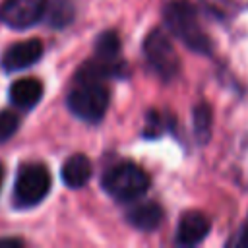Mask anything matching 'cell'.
<instances>
[{
  "instance_id": "ac0fdd59",
  "label": "cell",
  "mask_w": 248,
  "mask_h": 248,
  "mask_svg": "<svg viewBox=\"0 0 248 248\" xmlns=\"http://www.w3.org/2000/svg\"><path fill=\"white\" fill-rule=\"evenodd\" d=\"M0 246H21L19 238H0Z\"/></svg>"
},
{
  "instance_id": "5bb4252c",
  "label": "cell",
  "mask_w": 248,
  "mask_h": 248,
  "mask_svg": "<svg viewBox=\"0 0 248 248\" xmlns=\"http://www.w3.org/2000/svg\"><path fill=\"white\" fill-rule=\"evenodd\" d=\"M46 17L48 25L52 27H64L74 17V6L70 0H52L50 6L46 4Z\"/></svg>"
},
{
  "instance_id": "52a82bcc",
  "label": "cell",
  "mask_w": 248,
  "mask_h": 248,
  "mask_svg": "<svg viewBox=\"0 0 248 248\" xmlns=\"http://www.w3.org/2000/svg\"><path fill=\"white\" fill-rule=\"evenodd\" d=\"M41 56H43V43L39 39H27V41L12 45L4 52L2 66L8 72H17V70L33 66Z\"/></svg>"
},
{
  "instance_id": "2e32d148",
  "label": "cell",
  "mask_w": 248,
  "mask_h": 248,
  "mask_svg": "<svg viewBox=\"0 0 248 248\" xmlns=\"http://www.w3.org/2000/svg\"><path fill=\"white\" fill-rule=\"evenodd\" d=\"M161 124H163V116H159L157 112H149V116H147V126H145V136H149V138L159 136V134L165 130Z\"/></svg>"
},
{
  "instance_id": "5b68a950",
  "label": "cell",
  "mask_w": 248,
  "mask_h": 248,
  "mask_svg": "<svg viewBox=\"0 0 248 248\" xmlns=\"http://www.w3.org/2000/svg\"><path fill=\"white\" fill-rule=\"evenodd\" d=\"M143 52H145L149 66L153 68V72L159 78L172 79L178 74V70H180L178 54H176L170 39L167 37V33H163L161 29H155L145 37Z\"/></svg>"
},
{
  "instance_id": "6da1fadb",
  "label": "cell",
  "mask_w": 248,
  "mask_h": 248,
  "mask_svg": "<svg viewBox=\"0 0 248 248\" xmlns=\"http://www.w3.org/2000/svg\"><path fill=\"white\" fill-rule=\"evenodd\" d=\"M163 17L169 31L176 39H180L190 50H196L202 54H207L211 50V41L203 33L200 19L196 16V10L188 2L184 0L169 2L163 10Z\"/></svg>"
},
{
  "instance_id": "ba28073f",
  "label": "cell",
  "mask_w": 248,
  "mask_h": 248,
  "mask_svg": "<svg viewBox=\"0 0 248 248\" xmlns=\"http://www.w3.org/2000/svg\"><path fill=\"white\" fill-rule=\"evenodd\" d=\"M209 227V219L202 211H188L178 223L176 242L180 246H196L207 236Z\"/></svg>"
},
{
  "instance_id": "d6986e66",
  "label": "cell",
  "mask_w": 248,
  "mask_h": 248,
  "mask_svg": "<svg viewBox=\"0 0 248 248\" xmlns=\"http://www.w3.org/2000/svg\"><path fill=\"white\" fill-rule=\"evenodd\" d=\"M2 180H4V167L0 165V188H2Z\"/></svg>"
},
{
  "instance_id": "e0dca14e",
  "label": "cell",
  "mask_w": 248,
  "mask_h": 248,
  "mask_svg": "<svg viewBox=\"0 0 248 248\" xmlns=\"http://www.w3.org/2000/svg\"><path fill=\"white\" fill-rule=\"evenodd\" d=\"M236 244H238L240 248H248V219H246V223H244L242 229H240V234H238Z\"/></svg>"
},
{
  "instance_id": "8992f818",
  "label": "cell",
  "mask_w": 248,
  "mask_h": 248,
  "mask_svg": "<svg viewBox=\"0 0 248 248\" xmlns=\"http://www.w3.org/2000/svg\"><path fill=\"white\" fill-rule=\"evenodd\" d=\"M46 14V0H4L0 21L12 29H27Z\"/></svg>"
},
{
  "instance_id": "30bf717a",
  "label": "cell",
  "mask_w": 248,
  "mask_h": 248,
  "mask_svg": "<svg viewBox=\"0 0 248 248\" xmlns=\"http://www.w3.org/2000/svg\"><path fill=\"white\" fill-rule=\"evenodd\" d=\"M43 97V83L35 78H21L12 83L10 99L17 108H33Z\"/></svg>"
},
{
  "instance_id": "3957f363",
  "label": "cell",
  "mask_w": 248,
  "mask_h": 248,
  "mask_svg": "<svg viewBox=\"0 0 248 248\" xmlns=\"http://www.w3.org/2000/svg\"><path fill=\"white\" fill-rule=\"evenodd\" d=\"M108 89L97 81H79V85L68 97V108L83 122L103 120L108 108Z\"/></svg>"
},
{
  "instance_id": "4fadbf2b",
  "label": "cell",
  "mask_w": 248,
  "mask_h": 248,
  "mask_svg": "<svg viewBox=\"0 0 248 248\" xmlns=\"http://www.w3.org/2000/svg\"><path fill=\"white\" fill-rule=\"evenodd\" d=\"M95 54L101 60H114L120 54V37L116 31H105L95 41Z\"/></svg>"
},
{
  "instance_id": "277c9868",
  "label": "cell",
  "mask_w": 248,
  "mask_h": 248,
  "mask_svg": "<svg viewBox=\"0 0 248 248\" xmlns=\"http://www.w3.org/2000/svg\"><path fill=\"white\" fill-rule=\"evenodd\" d=\"M50 192V172L45 165L27 163L19 169L14 184V203L17 207H33Z\"/></svg>"
},
{
  "instance_id": "7a4b0ae2",
  "label": "cell",
  "mask_w": 248,
  "mask_h": 248,
  "mask_svg": "<svg viewBox=\"0 0 248 248\" xmlns=\"http://www.w3.org/2000/svg\"><path fill=\"white\" fill-rule=\"evenodd\" d=\"M149 188V176L136 163L124 161L110 167L103 176V190L116 202H134Z\"/></svg>"
},
{
  "instance_id": "9c48e42d",
  "label": "cell",
  "mask_w": 248,
  "mask_h": 248,
  "mask_svg": "<svg viewBox=\"0 0 248 248\" xmlns=\"http://www.w3.org/2000/svg\"><path fill=\"white\" fill-rule=\"evenodd\" d=\"M91 161L83 153H76L68 157L62 165V180L68 188H81L89 182L91 178Z\"/></svg>"
},
{
  "instance_id": "9a60e30c",
  "label": "cell",
  "mask_w": 248,
  "mask_h": 248,
  "mask_svg": "<svg viewBox=\"0 0 248 248\" xmlns=\"http://www.w3.org/2000/svg\"><path fill=\"white\" fill-rule=\"evenodd\" d=\"M19 128V116L14 110H0V141L10 140Z\"/></svg>"
},
{
  "instance_id": "7c38bea8",
  "label": "cell",
  "mask_w": 248,
  "mask_h": 248,
  "mask_svg": "<svg viewBox=\"0 0 248 248\" xmlns=\"http://www.w3.org/2000/svg\"><path fill=\"white\" fill-rule=\"evenodd\" d=\"M194 136L200 143H205L211 138V108L205 103H200L192 112Z\"/></svg>"
},
{
  "instance_id": "8fae6325",
  "label": "cell",
  "mask_w": 248,
  "mask_h": 248,
  "mask_svg": "<svg viewBox=\"0 0 248 248\" xmlns=\"http://www.w3.org/2000/svg\"><path fill=\"white\" fill-rule=\"evenodd\" d=\"M128 223L134 225L140 231H153L159 227L161 219H163V211L157 203L147 202V203H140L136 207H132L128 211Z\"/></svg>"
}]
</instances>
